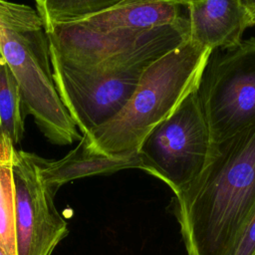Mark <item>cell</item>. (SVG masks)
I'll list each match as a JSON object with an SVG mask.
<instances>
[{"label": "cell", "instance_id": "2e32d148", "mask_svg": "<svg viewBox=\"0 0 255 255\" xmlns=\"http://www.w3.org/2000/svg\"><path fill=\"white\" fill-rule=\"evenodd\" d=\"M242 6L249 13L255 26V0H240Z\"/></svg>", "mask_w": 255, "mask_h": 255}, {"label": "cell", "instance_id": "277c9868", "mask_svg": "<svg viewBox=\"0 0 255 255\" xmlns=\"http://www.w3.org/2000/svg\"><path fill=\"white\" fill-rule=\"evenodd\" d=\"M197 87L147 133L137 150L141 170L163 181L174 194L195 180L211 152Z\"/></svg>", "mask_w": 255, "mask_h": 255}, {"label": "cell", "instance_id": "ac0fdd59", "mask_svg": "<svg viewBox=\"0 0 255 255\" xmlns=\"http://www.w3.org/2000/svg\"><path fill=\"white\" fill-rule=\"evenodd\" d=\"M0 255H6V254L4 253V251H3L2 247H1V245H0Z\"/></svg>", "mask_w": 255, "mask_h": 255}, {"label": "cell", "instance_id": "9a60e30c", "mask_svg": "<svg viewBox=\"0 0 255 255\" xmlns=\"http://www.w3.org/2000/svg\"><path fill=\"white\" fill-rule=\"evenodd\" d=\"M230 255H255V209L239 234Z\"/></svg>", "mask_w": 255, "mask_h": 255}, {"label": "cell", "instance_id": "4fadbf2b", "mask_svg": "<svg viewBox=\"0 0 255 255\" xmlns=\"http://www.w3.org/2000/svg\"><path fill=\"white\" fill-rule=\"evenodd\" d=\"M125 0H35L44 29L75 22L112 8Z\"/></svg>", "mask_w": 255, "mask_h": 255}, {"label": "cell", "instance_id": "e0dca14e", "mask_svg": "<svg viewBox=\"0 0 255 255\" xmlns=\"http://www.w3.org/2000/svg\"><path fill=\"white\" fill-rule=\"evenodd\" d=\"M176 1L181 3V4H183V5H187V4H189V3H191V2H193L195 0H176Z\"/></svg>", "mask_w": 255, "mask_h": 255}, {"label": "cell", "instance_id": "3957f363", "mask_svg": "<svg viewBox=\"0 0 255 255\" xmlns=\"http://www.w3.org/2000/svg\"><path fill=\"white\" fill-rule=\"evenodd\" d=\"M210 52L186 40L163 55L145 71L123 110L106 124L82 134L80 141L93 153L112 157L135 155L147 133L198 86Z\"/></svg>", "mask_w": 255, "mask_h": 255}, {"label": "cell", "instance_id": "52a82bcc", "mask_svg": "<svg viewBox=\"0 0 255 255\" xmlns=\"http://www.w3.org/2000/svg\"><path fill=\"white\" fill-rule=\"evenodd\" d=\"M17 255H52L68 235L56 194L42 179L35 153L15 149L13 158Z\"/></svg>", "mask_w": 255, "mask_h": 255}, {"label": "cell", "instance_id": "ba28073f", "mask_svg": "<svg viewBox=\"0 0 255 255\" xmlns=\"http://www.w3.org/2000/svg\"><path fill=\"white\" fill-rule=\"evenodd\" d=\"M188 40L210 51L240 44L254 23L240 0H195L186 5Z\"/></svg>", "mask_w": 255, "mask_h": 255}, {"label": "cell", "instance_id": "8992f818", "mask_svg": "<svg viewBox=\"0 0 255 255\" xmlns=\"http://www.w3.org/2000/svg\"><path fill=\"white\" fill-rule=\"evenodd\" d=\"M223 51L210 52L197 87L212 143L255 123V38Z\"/></svg>", "mask_w": 255, "mask_h": 255}, {"label": "cell", "instance_id": "5bb4252c", "mask_svg": "<svg viewBox=\"0 0 255 255\" xmlns=\"http://www.w3.org/2000/svg\"><path fill=\"white\" fill-rule=\"evenodd\" d=\"M0 28L29 32L44 29V24L37 10L32 7L9 0H0Z\"/></svg>", "mask_w": 255, "mask_h": 255}, {"label": "cell", "instance_id": "6da1fadb", "mask_svg": "<svg viewBox=\"0 0 255 255\" xmlns=\"http://www.w3.org/2000/svg\"><path fill=\"white\" fill-rule=\"evenodd\" d=\"M255 209V123L212 143L200 174L175 194L187 255H230Z\"/></svg>", "mask_w": 255, "mask_h": 255}, {"label": "cell", "instance_id": "9c48e42d", "mask_svg": "<svg viewBox=\"0 0 255 255\" xmlns=\"http://www.w3.org/2000/svg\"><path fill=\"white\" fill-rule=\"evenodd\" d=\"M186 5L176 0H125L87 18L71 22L102 32H146L174 24L187 15Z\"/></svg>", "mask_w": 255, "mask_h": 255}, {"label": "cell", "instance_id": "7c38bea8", "mask_svg": "<svg viewBox=\"0 0 255 255\" xmlns=\"http://www.w3.org/2000/svg\"><path fill=\"white\" fill-rule=\"evenodd\" d=\"M18 83L7 62L0 54V134L16 145L24 134V116Z\"/></svg>", "mask_w": 255, "mask_h": 255}, {"label": "cell", "instance_id": "7a4b0ae2", "mask_svg": "<svg viewBox=\"0 0 255 255\" xmlns=\"http://www.w3.org/2000/svg\"><path fill=\"white\" fill-rule=\"evenodd\" d=\"M188 17L144 33L136 42L91 66L70 64L50 48L58 94L82 134L116 117L129 101L145 71L188 40Z\"/></svg>", "mask_w": 255, "mask_h": 255}, {"label": "cell", "instance_id": "30bf717a", "mask_svg": "<svg viewBox=\"0 0 255 255\" xmlns=\"http://www.w3.org/2000/svg\"><path fill=\"white\" fill-rule=\"evenodd\" d=\"M35 161L44 182L56 193L65 183L86 176L109 174L127 168L141 169L137 153L128 157H112L93 153L79 144L61 159L49 160L35 154Z\"/></svg>", "mask_w": 255, "mask_h": 255}, {"label": "cell", "instance_id": "8fae6325", "mask_svg": "<svg viewBox=\"0 0 255 255\" xmlns=\"http://www.w3.org/2000/svg\"><path fill=\"white\" fill-rule=\"evenodd\" d=\"M16 145L0 134V245L6 255H17L13 158Z\"/></svg>", "mask_w": 255, "mask_h": 255}, {"label": "cell", "instance_id": "5b68a950", "mask_svg": "<svg viewBox=\"0 0 255 255\" xmlns=\"http://www.w3.org/2000/svg\"><path fill=\"white\" fill-rule=\"evenodd\" d=\"M0 54L18 83L23 108L48 140L60 145L80 140L82 134L55 86L44 29L16 32L0 28Z\"/></svg>", "mask_w": 255, "mask_h": 255}]
</instances>
